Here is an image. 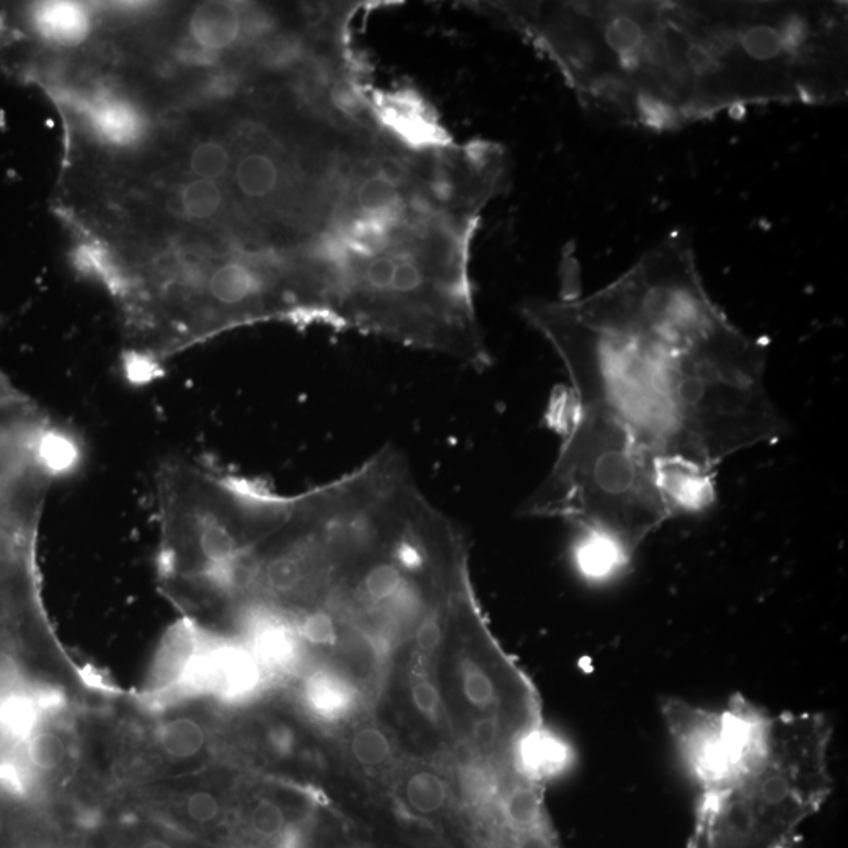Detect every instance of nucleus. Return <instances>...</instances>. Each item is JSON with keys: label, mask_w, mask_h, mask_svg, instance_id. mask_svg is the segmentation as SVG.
I'll return each instance as SVG.
<instances>
[{"label": "nucleus", "mask_w": 848, "mask_h": 848, "mask_svg": "<svg viewBox=\"0 0 848 848\" xmlns=\"http://www.w3.org/2000/svg\"><path fill=\"white\" fill-rule=\"evenodd\" d=\"M553 62L586 106L673 131L848 95L845 2H481Z\"/></svg>", "instance_id": "f03ea898"}, {"label": "nucleus", "mask_w": 848, "mask_h": 848, "mask_svg": "<svg viewBox=\"0 0 848 848\" xmlns=\"http://www.w3.org/2000/svg\"><path fill=\"white\" fill-rule=\"evenodd\" d=\"M465 701L479 712H490L503 706L497 680L476 658L465 657L459 665Z\"/></svg>", "instance_id": "1a4fd4ad"}, {"label": "nucleus", "mask_w": 848, "mask_h": 848, "mask_svg": "<svg viewBox=\"0 0 848 848\" xmlns=\"http://www.w3.org/2000/svg\"><path fill=\"white\" fill-rule=\"evenodd\" d=\"M21 751L33 775L38 779L44 773L57 770L66 757V745L62 737L46 728L44 724L30 735L29 740L21 746Z\"/></svg>", "instance_id": "f8f14e48"}, {"label": "nucleus", "mask_w": 848, "mask_h": 848, "mask_svg": "<svg viewBox=\"0 0 848 848\" xmlns=\"http://www.w3.org/2000/svg\"><path fill=\"white\" fill-rule=\"evenodd\" d=\"M267 673L242 641L212 635L211 696L225 704H242L258 695Z\"/></svg>", "instance_id": "20e7f679"}, {"label": "nucleus", "mask_w": 848, "mask_h": 848, "mask_svg": "<svg viewBox=\"0 0 848 848\" xmlns=\"http://www.w3.org/2000/svg\"><path fill=\"white\" fill-rule=\"evenodd\" d=\"M180 206L189 219L212 220L220 211L230 208V202L227 189L216 181L194 180L181 189Z\"/></svg>", "instance_id": "9b49d317"}, {"label": "nucleus", "mask_w": 848, "mask_h": 848, "mask_svg": "<svg viewBox=\"0 0 848 848\" xmlns=\"http://www.w3.org/2000/svg\"><path fill=\"white\" fill-rule=\"evenodd\" d=\"M445 626V604L429 610L423 616V619L418 622V626L415 627L414 633H412L415 649H418V652L421 655H426V657L434 654L439 649L440 644H442L443 638H445Z\"/></svg>", "instance_id": "2eb2a0df"}, {"label": "nucleus", "mask_w": 848, "mask_h": 848, "mask_svg": "<svg viewBox=\"0 0 848 848\" xmlns=\"http://www.w3.org/2000/svg\"><path fill=\"white\" fill-rule=\"evenodd\" d=\"M512 848H556L544 828L514 833Z\"/></svg>", "instance_id": "6ab92c4d"}, {"label": "nucleus", "mask_w": 848, "mask_h": 848, "mask_svg": "<svg viewBox=\"0 0 848 848\" xmlns=\"http://www.w3.org/2000/svg\"><path fill=\"white\" fill-rule=\"evenodd\" d=\"M187 814L198 823H208L219 816L220 805L209 792H195L186 803Z\"/></svg>", "instance_id": "a211bd4d"}, {"label": "nucleus", "mask_w": 848, "mask_h": 848, "mask_svg": "<svg viewBox=\"0 0 848 848\" xmlns=\"http://www.w3.org/2000/svg\"><path fill=\"white\" fill-rule=\"evenodd\" d=\"M250 8L230 2H208L195 10L191 33L195 43L211 52L233 51L249 38L261 37L263 18L250 15Z\"/></svg>", "instance_id": "39448f33"}, {"label": "nucleus", "mask_w": 848, "mask_h": 848, "mask_svg": "<svg viewBox=\"0 0 848 848\" xmlns=\"http://www.w3.org/2000/svg\"><path fill=\"white\" fill-rule=\"evenodd\" d=\"M285 812L271 800H261L250 814V825L261 838L271 839L285 830Z\"/></svg>", "instance_id": "f3484780"}, {"label": "nucleus", "mask_w": 848, "mask_h": 848, "mask_svg": "<svg viewBox=\"0 0 848 848\" xmlns=\"http://www.w3.org/2000/svg\"><path fill=\"white\" fill-rule=\"evenodd\" d=\"M520 311L574 392L550 472L599 516L701 511L721 462L789 429L767 390V346L713 302L688 234L669 233L589 296Z\"/></svg>", "instance_id": "f257e3e1"}, {"label": "nucleus", "mask_w": 848, "mask_h": 848, "mask_svg": "<svg viewBox=\"0 0 848 848\" xmlns=\"http://www.w3.org/2000/svg\"><path fill=\"white\" fill-rule=\"evenodd\" d=\"M506 184L497 143L366 147L319 252L329 324L489 368L470 258L481 212Z\"/></svg>", "instance_id": "7ed1b4c3"}, {"label": "nucleus", "mask_w": 848, "mask_h": 848, "mask_svg": "<svg viewBox=\"0 0 848 848\" xmlns=\"http://www.w3.org/2000/svg\"><path fill=\"white\" fill-rule=\"evenodd\" d=\"M351 754L362 767L377 768L387 764L392 757L393 746L382 729L363 726L352 735Z\"/></svg>", "instance_id": "4468645a"}, {"label": "nucleus", "mask_w": 848, "mask_h": 848, "mask_svg": "<svg viewBox=\"0 0 848 848\" xmlns=\"http://www.w3.org/2000/svg\"><path fill=\"white\" fill-rule=\"evenodd\" d=\"M302 701L313 717L322 723H340L354 712L359 695L348 677L318 669L302 685Z\"/></svg>", "instance_id": "423d86ee"}, {"label": "nucleus", "mask_w": 848, "mask_h": 848, "mask_svg": "<svg viewBox=\"0 0 848 848\" xmlns=\"http://www.w3.org/2000/svg\"><path fill=\"white\" fill-rule=\"evenodd\" d=\"M158 743L170 757L189 759L205 748L206 732L202 724L192 718H172L159 724Z\"/></svg>", "instance_id": "9d476101"}, {"label": "nucleus", "mask_w": 848, "mask_h": 848, "mask_svg": "<svg viewBox=\"0 0 848 848\" xmlns=\"http://www.w3.org/2000/svg\"><path fill=\"white\" fill-rule=\"evenodd\" d=\"M140 848H173L172 845L165 844V842L159 841V839H153V841L145 842Z\"/></svg>", "instance_id": "aec40b11"}, {"label": "nucleus", "mask_w": 848, "mask_h": 848, "mask_svg": "<svg viewBox=\"0 0 848 848\" xmlns=\"http://www.w3.org/2000/svg\"><path fill=\"white\" fill-rule=\"evenodd\" d=\"M404 800L420 816H432L448 805L450 787L445 778L432 770H417L404 781Z\"/></svg>", "instance_id": "6e6552de"}, {"label": "nucleus", "mask_w": 848, "mask_h": 848, "mask_svg": "<svg viewBox=\"0 0 848 848\" xmlns=\"http://www.w3.org/2000/svg\"><path fill=\"white\" fill-rule=\"evenodd\" d=\"M233 162V148L222 140L208 139L198 143L189 158V169L198 180L216 181L227 178Z\"/></svg>", "instance_id": "ddd939ff"}, {"label": "nucleus", "mask_w": 848, "mask_h": 848, "mask_svg": "<svg viewBox=\"0 0 848 848\" xmlns=\"http://www.w3.org/2000/svg\"><path fill=\"white\" fill-rule=\"evenodd\" d=\"M630 558L615 542L596 533H585L575 547V563L585 577L605 580L618 574Z\"/></svg>", "instance_id": "0eeeda50"}, {"label": "nucleus", "mask_w": 848, "mask_h": 848, "mask_svg": "<svg viewBox=\"0 0 848 848\" xmlns=\"http://www.w3.org/2000/svg\"><path fill=\"white\" fill-rule=\"evenodd\" d=\"M410 698L415 709L431 721L439 720L442 713V696L439 687L428 676H418L410 684Z\"/></svg>", "instance_id": "dca6fc26"}]
</instances>
